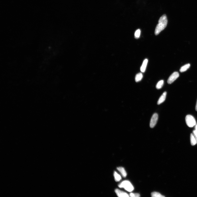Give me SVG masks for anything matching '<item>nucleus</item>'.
<instances>
[{
  "mask_svg": "<svg viewBox=\"0 0 197 197\" xmlns=\"http://www.w3.org/2000/svg\"><path fill=\"white\" fill-rule=\"evenodd\" d=\"M167 23V19L166 15H164L161 17L158 21L155 31V35H158L165 28Z\"/></svg>",
  "mask_w": 197,
  "mask_h": 197,
  "instance_id": "obj_1",
  "label": "nucleus"
},
{
  "mask_svg": "<svg viewBox=\"0 0 197 197\" xmlns=\"http://www.w3.org/2000/svg\"><path fill=\"white\" fill-rule=\"evenodd\" d=\"M120 188H124L126 190L131 192L134 190V187L131 183L129 181H122L118 185Z\"/></svg>",
  "mask_w": 197,
  "mask_h": 197,
  "instance_id": "obj_2",
  "label": "nucleus"
},
{
  "mask_svg": "<svg viewBox=\"0 0 197 197\" xmlns=\"http://www.w3.org/2000/svg\"><path fill=\"white\" fill-rule=\"evenodd\" d=\"M185 120L186 124L189 127H193L196 124L195 119L191 115H186Z\"/></svg>",
  "mask_w": 197,
  "mask_h": 197,
  "instance_id": "obj_3",
  "label": "nucleus"
},
{
  "mask_svg": "<svg viewBox=\"0 0 197 197\" xmlns=\"http://www.w3.org/2000/svg\"><path fill=\"white\" fill-rule=\"evenodd\" d=\"M158 118V115L157 113H155L152 115L150 123V128L154 127L156 124Z\"/></svg>",
  "mask_w": 197,
  "mask_h": 197,
  "instance_id": "obj_4",
  "label": "nucleus"
},
{
  "mask_svg": "<svg viewBox=\"0 0 197 197\" xmlns=\"http://www.w3.org/2000/svg\"><path fill=\"white\" fill-rule=\"evenodd\" d=\"M179 76V73L177 72H175L170 76L167 81L169 84H171L173 83L178 78Z\"/></svg>",
  "mask_w": 197,
  "mask_h": 197,
  "instance_id": "obj_5",
  "label": "nucleus"
},
{
  "mask_svg": "<svg viewBox=\"0 0 197 197\" xmlns=\"http://www.w3.org/2000/svg\"><path fill=\"white\" fill-rule=\"evenodd\" d=\"M115 193L118 197H128L130 196L125 192L121 191L118 189H116L115 191Z\"/></svg>",
  "mask_w": 197,
  "mask_h": 197,
  "instance_id": "obj_6",
  "label": "nucleus"
},
{
  "mask_svg": "<svg viewBox=\"0 0 197 197\" xmlns=\"http://www.w3.org/2000/svg\"><path fill=\"white\" fill-rule=\"evenodd\" d=\"M167 93L166 92H164L159 98L157 102L158 105H160L166 99Z\"/></svg>",
  "mask_w": 197,
  "mask_h": 197,
  "instance_id": "obj_7",
  "label": "nucleus"
},
{
  "mask_svg": "<svg viewBox=\"0 0 197 197\" xmlns=\"http://www.w3.org/2000/svg\"><path fill=\"white\" fill-rule=\"evenodd\" d=\"M117 169L120 172L123 177H126L127 175V173L124 167H117Z\"/></svg>",
  "mask_w": 197,
  "mask_h": 197,
  "instance_id": "obj_8",
  "label": "nucleus"
},
{
  "mask_svg": "<svg viewBox=\"0 0 197 197\" xmlns=\"http://www.w3.org/2000/svg\"><path fill=\"white\" fill-rule=\"evenodd\" d=\"M148 63V60L147 59H145L143 61L142 65L140 68V70L142 73L145 72L146 68Z\"/></svg>",
  "mask_w": 197,
  "mask_h": 197,
  "instance_id": "obj_9",
  "label": "nucleus"
},
{
  "mask_svg": "<svg viewBox=\"0 0 197 197\" xmlns=\"http://www.w3.org/2000/svg\"><path fill=\"white\" fill-rule=\"evenodd\" d=\"M190 66V65L189 64H186L183 66H182L180 70V71L181 72H183L185 71L188 69Z\"/></svg>",
  "mask_w": 197,
  "mask_h": 197,
  "instance_id": "obj_10",
  "label": "nucleus"
},
{
  "mask_svg": "<svg viewBox=\"0 0 197 197\" xmlns=\"http://www.w3.org/2000/svg\"><path fill=\"white\" fill-rule=\"evenodd\" d=\"M143 77V75L142 73H140L137 74L135 76V82H138L141 80Z\"/></svg>",
  "mask_w": 197,
  "mask_h": 197,
  "instance_id": "obj_11",
  "label": "nucleus"
},
{
  "mask_svg": "<svg viewBox=\"0 0 197 197\" xmlns=\"http://www.w3.org/2000/svg\"><path fill=\"white\" fill-rule=\"evenodd\" d=\"M114 175L115 181H116L118 182L120 181L122 179L121 176L118 174L116 172H114Z\"/></svg>",
  "mask_w": 197,
  "mask_h": 197,
  "instance_id": "obj_12",
  "label": "nucleus"
},
{
  "mask_svg": "<svg viewBox=\"0 0 197 197\" xmlns=\"http://www.w3.org/2000/svg\"><path fill=\"white\" fill-rule=\"evenodd\" d=\"M164 84V81L163 80L160 81L157 83L156 87L157 89H160L162 88Z\"/></svg>",
  "mask_w": 197,
  "mask_h": 197,
  "instance_id": "obj_13",
  "label": "nucleus"
},
{
  "mask_svg": "<svg viewBox=\"0 0 197 197\" xmlns=\"http://www.w3.org/2000/svg\"><path fill=\"white\" fill-rule=\"evenodd\" d=\"M190 139L191 144L192 146H194L197 143L196 140L193 134H191Z\"/></svg>",
  "mask_w": 197,
  "mask_h": 197,
  "instance_id": "obj_14",
  "label": "nucleus"
},
{
  "mask_svg": "<svg viewBox=\"0 0 197 197\" xmlns=\"http://www.w3.org/2000/svg\"><path fill=\"white\" fill-rule=\"evenodd\" d=\"M151 197H163L164 196H162L160 193L156 192H152L151 194Z\"/></svg>",
  "mask_w": 197,
  "mask_h": 197,
  "instance_id": "obj_15",
  "label": "nucleus"
},
{
  "mask_svg": "<svg viewBox=\"0 0 197 197\" xmlns=\"http://www.w3.org/2000/svg\"><path fill=\"white\" fill-rule=\"evenodd\" d=\"M140 33H141V31L140 29H138L135 31L134 34V37L135 38L137 39L139 38Z\"/></svg>",
  "mask_w": 197,
  "mask_h": 197,
  "instance_id": "obj_16",
  "label": "nucleus"
},
{
  "mask_svg": "<svg viewBox=\"0 0 197 197\" xmlns=\"http://www.w3.org/2000/svg\"><path fill=\"white\" fill-rule=\"evenodd\" d=\"M129 196L131 197H139L140 196V195L139 193H131L130 194Z\"/></svg>",
  "mask_w": 197,
  "mask_h": 197,
  "instance_id": "obj_17",
  "label": "nucleus"
},
{
  "mask_svg": "<svg viewBox=\"0 0 197 197\" xmlns=\"http://www.w3.org/2000/svg\"><path fill=\"white\" fill-rule=\"evenodd\" d=\"M193 134L194 135L195 138L196 143L197 144V135L196 133L195 132L194 130L193 131Z\"/></svg>",
  "mask_w": 197,
  "mask_h": 197,
  "instance_id": "obj_18",
  "label": "nucleus"
},
{
  "mask_svg": "<svg viewBox=\"0 0 197 197\" xmlns=\"http://www.w3.org/2000/svg\"><path fill=\"white\" fill-rule=\"evenodd\" d=\"M196 110L197 111V103H196Z\"/></svg>",
  "mask_w": 197,
  "mask_h": 197,
  "instance_id": "obj_19",
  "label": "nucleus"
},
{
  "mask_svg": "<svg viewBox=\"0 0 197 197\" xmlns=\"http://www.w3.org/2000/svg\"><path fill=\"white\" fill-rule=\"evenodd\" d=\"M196 129L197 130V124L196 125Z\"/></svg>",
  "mask_w": 197,
  "mask_h": 197,
  "instance_id": "obj_20",
  "label": "nucleus"
}]
</instances>
